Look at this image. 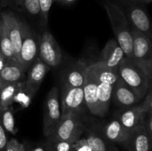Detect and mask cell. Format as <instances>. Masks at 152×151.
Segmentation results:
<instances>
[{
	"label": "cell",
	"mask_w": 152,
	"mask_h": 151,
	"mask_svg": "<svg viewBox=\"0 0 152 151\" xmlns=\"http://www.w3.org/2000/svg\"><path fill=\"white\" fill-rule=\"evenodd\" d=\"M104 7L108 14L116 40L123 49L125 57L132 59V28L129 20L121 8L114 1H105L104 3Z\"/></svg>",
	"instance_id": "6da1fadb"
},
{
	"label": "cell",
	"mask_w": 152,
	"mask_h": 151,
	"mask_svg": "<svg viewBox=\"0 0 152 151\" xmlns=\"http://www.w3.org/2000/svg\"><path fill=\"white\" fill-rule=\"evenodd\" d=\"M117 70L120 78L141 99L151 90V78L131 59L125 57L119 65Z\"/></svg>",
	"instance_id": "7a4b0ae2"
},
{
	"label": "cell",
	"mask_w": 152,
	"mask_h": 151,
	"mask_svg": "<svg viewBox=\"0 0 152 151\" xmlns=\"http://www.w3.org/2000/svg\"><path fill=\"white\" fill-rule=\"evenodd\" d=\"M132 58L131 60L152 79V41L136 28L132 29Z\"/></svg>",
	"instance_id": "3957f363"
},
{
	"label": "cell",
	"mask_w": 152,
	"mask_h": 151,
	"mask_svg": "<svg viewBox=\"0 0 152 151\" xmlns=\"http://www.w3.org/2000/svg\"><path fill=\"white\" fill-rule=\"evenodd\" d=\"M85 125L80 115L69 113L61 115V118L47 139L76 142L81 138Z\"/></svg>",
	"instance_id": "277c9868"
},
{
	"label": "cell",
	"mask_w": 152,
	"mask_h": 151,
	"mask_svg": "<svg viewBox=\"0 0 152 151\" xmlns=\"http://www.w3.org/2000/svg\"><path fill=\"white\" fill-rule=\"evenodd\" d=\"M114 2L123 10L132 28H136L151 39L152 34L149 18L146 12L140 5L139 2L134 0H115Z\"/></svg>",
	"instance_id": "5b68a950"
},
{
	"label": "cell",
	"mask_w": 152,
	"mask_h": 151,
	"mask_svg": "<svg viewBox=\"0 0 152 151\" xmlns=\"http://www.w3.org/2000/svg\"><path fill=\"white\" fill-rule=\"evenodd\" d=\"M39 54V41L29 25L22 22V39L17 62L24 72L29 70Z\"/></svg>",
	"instance_id": "8992f818"
},
{
	"label": "cell",
	"mask_w": 152,
	"mask_h": 151,
	"mask_svg": "<svg viewBox=\"0 0 152 151\" xmlns=\"http://www.w3.org/2000/svg\"><path fill=\"white\" fill-rule=\"evenodd\" d=\"M61 115L59 90L56 87H53L48 93L44 103L43 134L46 138L53 132Z\"/></svg>",
	"instance_id": "52a82bcc"
},
{
	"label": "cell",
	"mask_w": 152,
	"mask_h": 151,
	"mask_svg": "<svg viewBox=\"0 0 152 151\" xmlns=\"http://www.w3.org/2000/svg\"><path fill=\"white\" fill-rule=\"evenodd\" d=\"M39 58L50 68L60 65L62 54L59 44L53 36L45 31L39 39Z\"/></svg>",
	"instance_id": "ba28073f"
},
{
	"label": "cell",
	"mask_w": 152,
	"mask_h": 151,
	"mask_svg": "<svg viewBox=\"0 0 152 151\" xmlns=\"http://www.w3.org/2000/svg\"><path fill=\"white\" fill-rule=\"evenodd\" d=\"M62 115L73 113L81 115L86 105L83 87H71L64 83L61 93Z\"/></svg>",
	"instance_id": "9c48e42d"
},
{
	"label": "cell",
	"mask_w": 152,
	"mask_h": 151,
	"mask_svg": "<svg viewBox=\"0 0 152 151\" xmlns=\"http://www.w3.org/2000/svg\"><path fill=\"white\" fill-rule=\"evenodd\" d=\"M2 25L10 38L14 50L15 57L18 60L22 39V21L12 11L1 12Z\"/></svg>",
	"instance_id": "30bf717a"
},
{
	"label": "cell",
	"mask_w": 152,
	"mask_h": 151,
	"mask_svg": "<svg viewBox=\"0 0 152 151\" xmlns=\"http://www.w3.org/2000/svg\"><path fill=\"white\" fill-rule=\"evenodd\" d=\"M123 145L128 151H151L152 136L148 134L143 124H139L130 130Z\"/></svg>",
	"instance_id": "8fae6325"
},
{
	"label": "cell",
	"mask_w": 152,
	"mask_h": 151,
	"mask_svg": "<svg viewBox=\"0 0 152 151\" xmlns=\"http://www.w3.org/2000/svg\"><path fill=\"white\" fill-rule=\"evenodd\" d=\"M86 106L91 113L99 116V104L98 99V82L88 65L86 69L85 82L83 86Z\"/></svg>",
	"instance_id": "7c38bea8"
},
{
	"label": "cell",
	"mask_w": 152,
	"mask_h": 151,
	"mask_svg": "<svg viewBox=\"0 0 152 151\" xmlns=\"http://www.w3.org/2000/svg\"><path fill=\"white\" fill-rule=\"evenodd\" d=\"M50 68V67L45 64L39 56L30 68L28 77L25 81V84L26 90L33 97L37 93Z\"/></svg>",
	"instance_id": "4fadbf2b"
},
{
	"label": "cell",
	"mask_w": 152,
	"mask_h": 151,
	"mask_svg": "<svg viewBox=\"0 0 152 151\" xmlns=\"http://www.w3.org/2000/svg\"><path fill=\"white\" fill-rule=\"evenodd\" d=\"M111 100L116 105L122 108H127L136 105L141 99L121 79L118 78L114 84Z\"/></svg>",
	"instance_id": "5bb4252c"
},
{
	"label": "cell",
	"mask_w": 152,
	"mask_h": 151,
	"mask_svg": "<svg viewBox=\"0 0 152 151\" xmlns=\"http://www.w3.org/2000/svg\"><path fill=\"white\" fill-rule=\"evenodd\" d=\"M147 114L140 104L127 108H123V110L117 113V119L126 128L132 130L136 126L143 124Z\"/></svg>",
	"instance_id": "9a60e30c"
},
{
	"label": "cell",
	"mask_w": 152,
	"mask_h": 151,
	"mask_svg": "<svg viewBox=\"0 0 152 151\" xmlns=\"http://www.w3.org/2000/svg\"><path fill=\"white\" fill-rule=\"evenodd\" d=\"M125 54L123 49L114 38L109 39L101 51L100 60L108 68L118 70V67L124 59Z\"/></svg>",
	"instance_id": "2e32d148"
},
{
	"label": "cell",
	"mask_w": 152,
	"mask_h": 151,
	"mask_svg": "<svg viewBox=\"0 0 152 151\" xmlns=\"http://www.w3.org/2000/svg\"><path fill=\"white\" fill-rule=\"evenodd\" d=\"M99 132L110 144H123L129 136L130 130L126 128L117 119H114L103 126Z\"/></svg>",
	"instance_id": "e0dca14e"
},
{
	"label": "cell",
	"mask_w": 152,
	"mask_h": 151,
	"mask_svg": "<svg viewBox=\"0 0 152 151\" xmlns=\"http://www.w3.org/2000/svg\"><path fill=\"white\" fill-rule=\"evenodd\" d=\"M25 73L17 62H7L0 72V90L7 84L25 81Z\"/></svg>",
	"instance_id": "ac0fdd59"
},
{
	"label": "cell",
	"mask_w": 152,
	"mask_h": 151,
	"mask_svg": "<svg viewBox=\"0 0 152 151\" xmlns=\"http://www.w3.org/2000/svg\"><path fill=\"white\" fill-rule=\"evenodd\" d=\"M88 67L97 81L109 83L114 86L118 78H120L117 70L108 68L99 61L91 64Z\"/></svg>",
	"instance_id": "d6986e66"
},
{
	"label": "cell",
	"mask_w": 152,
	"mask_h": 151,
	"mask_svg": "<svg viewBox=\"0 0 152 151\" xmlns=\"http://www.w3.org/2000/svg\"><path fill=\"white\" fill-rule=\"evenodd\" d=\"M87 68L86 62L82 61L76 62L66 75L65 83L71 87H83Z\"/></svg>",
	"instance_id": "ffe728a7"
},
{
	"label": "cell",
	"mask_w": 152,
	"mask_h": 151,
	"mask_svg": "<svg viewBox=\"0 0 152 151\" xmlns=\"http://www.w3.org/2000/svg\"><path fill=\"white\" fill-rule=\"evenodd\" d=\"M96 78V77H95ZM97 80V79H96ZM98 99L99 104V117L105 116L109 110L110 103L112 98L114 85L107 82L97 81Z\"/></svg>",
	"instance_id": "44dd1931"
},
{
	"label": "cell",
	"mask_w": 152,
	"mask_h": 151,
	"mask_svg": "<svg viewBox=\"0 0 152 151\" xmlns=\"http://www.w3.org/2000/svg\"><path fill=\"white\" fill-rule=\"evenodd\" d=\"M84 139L92 151H108L110 144L102 137L99 131L89 130Z\"/></svg>",
	"instance_id": "7402d4cb"
},
{
	"label": "cell",
	"mask_w": 152,
	"mask_h": 151,
	"mask_svg": "<svg viewBox=\"0 0 152 151\" xmlns=\"http://www.w3.org/2000/svg\"><path fill=\"white\" fill-rule=\"evenodd\" d=\"M23 81L7 84L0 90V107L7 108L11 106L15 95Z\"/></svg>",
	"instance_id": "603a6c76"
},
{
	"label": "cell",
	"mask_w": 152,
	"mask_h": 151,
	"mask_svg": "<svg viewBox=\"0 0 152 151\" xmlns=\"http://www.w3.org/2000/svg\"><path fill=\"white\" fill-rule=\"evenodd\" d=\"M0 116L4 130L13 136L16 135L18 130L16 126V121H15L12 107L10 106L7 108L0 107Z\"/></svg>",
	"instance_id": "cb8c5ba5"
},
{
	"label": "cell",
	"mask_w": 152,
	"mask_h": 151,
	"mask_svg": "<svg viewBox=\"0 0 152 151\" xmlns=\"http://www.w3.org/2000/svg\"><path fill=\"white\" fill-rule=\"evenodd\" d=\"M0 52L5 58L7 62H10V61L17 62L16 57H15L14 50H13L12 43L6 33L5 29L3 27V25L1 38H0Z\"/></svg>",
	"instance_id": "d4e9b609"
},
{
	"label": "cell",
	"mask_w": 152,
	"mask_h": 151,
	"mask_svg": "<svg viewBox=\"0 0 152 151\" xmlns=\"http://www.w3.org/2000/svg\"><path fill=\"white\" fill-rule=\"evenodd\" d=\"M33 96L29 93V92L25 88V81L22 82V85L20 86L18 91L16 92V94L15 95V97L13 99V102L19 104L21 108H27L29 107L31 104V99H33Z\"/></svg>",
	"instance_id": "484cf974"
},
{
	"label": "cell",
	"mask_w": 152,
	"mask_h": 151,
	"mask_svg": "<svg viewBox=\"0 0 152 151\" xmlns=\"http://www.w3.org/2000/svg\"><path fill=\"white\" fill-rule=\"evenodd\" d=\"M74 142L62 140L47 139L45 142L48 151H72Z\"/></svg>",
	"instance_id": "4316f807"
},
{
	"label": "cell",
	"mask_w": 152,
	"mask_h": 151,
	"mask_svg": "<svg viewBox=\"0 0 152 151\" xmlns=\"http://www.w3.org/2000/svg\"><path fill=\"white\" fill-rule=\"evenodd\" d=\"M22 7L32 16H40V7L39 0H23Z\"/></svg>",
	"instance_id": "83f0119b"
},
{
	"label": "cell",
	"mask_w": 152,
	"mask_h": 151,
	"mask_svg": "<svg viewBox=\"0 0 152 151\" xmlns=\"http://www.w3.org/2000/svg\"><path fill=\"white\" fill-rule=\"evenodd\" d=\"M53 2L54 0H39L40 7V18L44 25H47L49 11Z\"/></svg>",
	"instance_id": "f1b7e54d"
},
{
	"label": "cell",
	"mask_w": 152,
	"mask_h": 151,
	"mask_svg": "<svg viewBox=\"0 0 152 151\" xmlns=\"http://www.w3.org/2000/svg\"><path fill=\"white\" fill-rule=\"evenodd\" d=\"M28 146L19 142L16 139H10L7 141L4 151H28Z\"/></svg>",
	"instance_id": "f546056e"
},
{
	"label": "cell",
	"mask_w": 152,
	"mask_h": 151,
	"mask_svg": "<svg viewBox=\"0 0 152 151\" xmlns=\"http://www.w3.org/2000/svg\"><path fill=\"white\" fill-rule=\"evenodd\" d=\"M73 148L75 151H92L84 138H80L77 142H74Z\"/></svg>",
	"instance_id": "4dcf8cb0"
},
{
	"label": "cell",
	"mask_w": 152,
	"mask_h": 151,
	"mask_svg": "<svg viewBox=\"0 0 152 151\" xmlns=\"http://www.w3.org/2000/svg\"><path fill=\"white\" fill-rule=\"evenodd\" d=\"M7 141L8 139H7V135H6V131L3 127L2 123L1 121V116H0V151H4Z\"/></svg>",
	"instance_id": "1f68e13d"
},
{
	"label": "cell",
	"mask_w": 152,
	"mask_h": 151,
	"mask_svg": "<svg viewBox=\"0 0 152 151\" xmlns=\"http://www.w3.org/2000/svg\"><path fill=\"white\" fill-rule=\"evenodd\" d=\"M28 151H48L45 143L39 144L34 145V146H28Z\"/></svg>",
	"instance_id": "d6a6232c"
},
{
	"label": "cell",
	"mask_w": 152,
	"mask_h": 151,
	"mask_svg": "<svg viewBox=\"0 0 152 151\" xmlns=\"http://www.w3.org/2000/svg\"><path fill=\"white\" fill-rule=\"evenodd\" d=\"M6 63H7V61H6L5 58L3 56V55L0 52V72H1L2 68L4 67V65H6Z\"/></svg>",
	"instance_id": "836d02e7"
},
{
	"label": "cell",
	"mask_w": 152,
	"mask_h": 151,
	"mask_svg": "<svg viewBox=\"0 0 152 151\" xmlns=\"http://www.w3.org/2000/svg\"><path fill=\"white\" fill-rule=\"evenodd\" d=\"M77 1V0H54V1L56 2H59L60 4H70L74 3V1Z\"/></svg>",
	"instance_id": "e575fe53"
},
{
	"label": "cell",
	"mask_w": 152,
	"mask_h": 151,
	"mask_svg": "<svg viewBox=\"0 0 152 151\" xmlns=\"http://www.w3.org/2000/svg\"><path fill=\"white\" fill-rule=\"evenodd\" d=\"M0 1L2 6L10 5L13 2L14 3V0H0Z\"/></svg>",
	"instance_id": "d590c367"
},
{
	"label": "cell",
	"mask_w": 152,
	"mask_h": 151,
	"mask_svg": "<svg viewBox=\"0 0 152 151\" xmlns=\"http://www.w3.org/2000/svg\"><path fill=\"white\" fill-rule=\"evenodd\" d=\"M108 151H119V150L114 144H110L108 148Z\"/></svg>",
	"instance_id": "8d00e7d4"
},
{
	"label": "cell",
	"mask_w": 152,
	"mask_h": 151,
	"mask_svg": "<svg viewBox=\"0 0 152 151\" xmlns=\"http://www.w3.org/2000/svg\"><path fill=\"white\" fill-rule=\"evenodd\" d=\"M22 1H23V0H14V3L16 6L22 7Z\"/></svg>",
	"instance_id": "74e56055"
},
{
	"label": "cell",
	"mask_w": 152,
	"mask_h": 151,
	"mask_svg": "<svg viewBox=\"0 0 152 151\" xmlns=\"http://www.w3.org/2000/svg\"><path fill=\"white\" fill-rule=\"evenodd\" d=\"M1 30H2V21H1V13H0V38H1Z\"/></svg>",
	"instance_id": "f35d334b"
},
{
	"label": "cell",
	"mask_w": 152,
	"mask_h": 151,
	"mask_svg": "<svg viewBox=\"0 0 152 151\" xmlns=\"http://www.w3.org/2000/svg\"><path fill=\"white\" fill-rule=\"evenodd\" d=\"M152 0H141V3L142 4H149L151 2Z\"/></svg>",
	"instance_id": "ab89813d"
},
{
	"label": "cell",
	"mask_w": 152,
	"mask_h": 151,
	"mask_svg": "<svg viewBox=\"0 0 152 151\" xmlns=\"http://www.w3.org/2000/svg\"><path fill=\"white\" fill-rule=\"evenodd\" d=\"M134 1H137V2H139V3H141V0H134Z\"/></svg>",
	"instance_id": "60d3db41"
},
{
	"label": "cell",
	"mask_w": 152,
	"mask_h": 151,
	"mask_svg": "<svg viewBox=\"0 0 152 151\" xmlns=\"http://www.w3.org/2000/svg\"><path fill=\"white\" fill-rule=\"evenodd\" d=\"M72 151H75V150H74V148H73V150H72Z\"/></svg>",
	"instance_id": "b9f144b4"
}]
</instances>
